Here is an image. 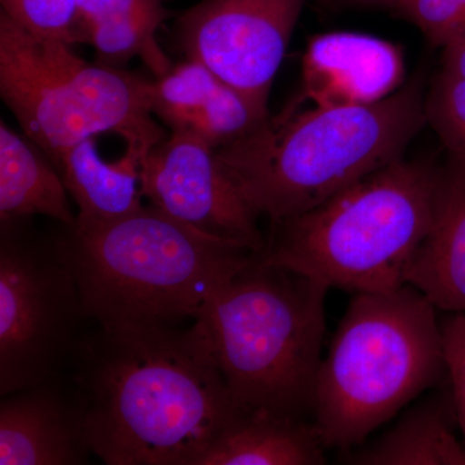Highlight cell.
Wrapping results in <instances>:
<instances>
[{"label":"cell","mask_w":465,"mask_h":465,"mask_svg":"<svg viewBox=\"0 0 465 465\" xmlns=\"http://www.w3.org/2000/svg\"><path fill=\"white\" fill-rule=\"evenodd\" d=\"M452 401L433 397L409 410L397 424L345 463L356 465H465Z\"/></svg>","instance_id":"obj_18"},{"label":"cell","mask_w":465,"mask_h":465,"mask_svg":"<svg viewBox=\"0 0 465 465\" xmlns=\"http://www.w3.org/2000/svg\"><path fill=\"white\" fill-rule=\"evenodd\" d=\"M425 124L424 85L416 75L369 105L284 109L215 152L242 198L272 225L403 158Z\"/></svg>","instance_id":"obj_2"},{"label":"cell","mask_w":465,"mask_h":465,"mask_svg":"<svg viewBox=\"0 0 465 465\" xmlns=\"http://www.w3.org/2000/svg\"><path fill=\"white\" fill-rule=\"evenodd\" d=\"M91 455L84 401L65 372L2 397L0 464L81 465Z\"/></svg>","instance_id":"obj_11"},{"label":"cell","mask_w":465,"mask_h":465,"mask_svg":"<svg viewBox=\"0 0 465 465\" xmlns=\"http://www.w3.org/2000/svg\"><path fill=\"white\" fill-rule=\"evenodd\" d=\"M436 309L411 284L354 293L314 391L312 420L327 449L360 445L448 372Z\"/></svg>","instance_id":"obj_6"},{"label":"cell","mask_w":465,"mask_h":465,"mask_svg":"<svg viewBox=\"0 0 465 465\" xmlns=\"http://www.w3.org/2000/svg\"><path fill=\"white\" fill-rule=\"evenodd\" d=\"M405 63L393 43L360 33H327L309 42L302 58L299 99L313 106L369 105L400 90Z\"/></svg>","instance_id":"obj_12"},{"label":"cell","mask_w":465,"mask_h":465,"mask_svg":"<svg viewBox=\"0 0 465 465\" xmlns=\"http://www.w3.org/2000/svg\"><path fill=\"white\" fill-rule=\"evenodd\" d=\"M140 189L153 207L193 231L255 253L265 249L260 217L242 198L215 149L171 133L140 164Z\"/></svg>","instance_id":"obj_10"},{"label":"cell","mask_w":465,"mask_h":465,"mask_svg":"<svg viewBox=\"0 0 465 465\" xmlns=\"http://www.w3.org/2000/svg\"><path fill=\"white\" fill-rule=\"evenodd\" d=\"M163 2H164V0H163Z\"/></svg>","instance_id":"obj_26"},{"label":"cell","mask_w":465,"mask_h":465,"mask_svg":"<svg viewBox=\"0 0 465 465\" xmlns=\"http://www.w3.org/2000/svg\"><path fill=\"white\" fill-rule=\"evenodd\" d=\"M440 174L430 159L391 162L313 210L272 224L260 258L329 289H400L432 228Z\"/></svg>","instance_id":"obj_4"},{"label":"cell","mask_w":465,"mask_h":465,"mask_svg":"<svg viewBox=\"0 0 465 465\" xmlns=\"http://www.w3.org/2000/svg\"><path fill=\"white\" fill-rule=\"evenodd\" d=\"M153 82L91 65L63 41L41 38L0 14V94L27 139L52 163L97 134H119L140 161L164 139L153 119Z\"/></svg>","instance_id":"obj_7"},{"label":"cell","mask_w":465,"mask_h":465,"mask_svg":"<svg viewBox=\"0 0 465 465\" xmlns=\"http://www.w3.org/2000/svg\"><path fill=\"white\" fill-rule=\"evenodd\" d=\"M12 21L45 39L79 45L78 0H0Z\"/></svg>","instance_id":"obj_21"},{"label":"cell","mask_w":465,"mask_h":465,"mask_svg":"<svg viewBox=\"0 0 465 465\" xmlns=\"http://www.w3.org/2000/svg\"><path fill=\"white\" fill-rule=\"evenodd\" d=\"M326 450L312 419L240 411L200 465H322Z\"/></svg>","instance_id":"obj_15"},{"label":"cell","mask_w":465,"mask_h":465,"mask_svg":"<svg viewBox=\"0 0 465 465\" xmlns=\"http://www.w3.org/2000/svg\"><path fill=\"white\" fill-rule=\"evenodd\" d=\"M54 241L94 324L198 320L211 296L255 255L152 204L105 222L76 220Z\"/></svg>","instance_id":"obj_3"},{"label":"cell","mask_w":465,"mask_h":465,"mask_svg":"<svg viewBox=\"0 0 465 465\" xmlns=\"http://www.w3.org/2000/svg\"><path fill=\"white\" fill-rule=\"evenodd\" d=\"M163 0H78L79 45H91L100 65L122 67L142 58L155 78L173 63L157 32L170 16Z\"/></svg>","instance_id":"obj_14"},{"label":"cell","mask_w":465,"mask_h":465,"mask_svg":"<svg viewBox=\"0 0 465 465\" xmlns=\"http://www.w3.org/2000/svg\"><path fill=\"white\" fill-rule=\"evenodd\" d=\"M446 369L451 381V401L465 442V314L452 313L442 323Z\"/></svg>","instance_id":"obj_23"},{"label":"cell","mask_w":465,"mask_h":465,"mask_svg":"<svg viewBox=\"0 0 465 465\" xmlns=\"http://www.w3.org/2000/svg\"><path fill=\"white\" fill-rule=\"evenodd\" d=\"M224 82L203 64L186 58L153 82V114L171 128L188 134Z\"/></svg>","instance_id":"obj_19"},{"label":"cell","mask_w":465,"mask_h":465,"mask_svg":"<svg viewBox=\"0 0 465 465\" xmlns=\"http://www.w3.org/2000/svg\"><path fill=\"white\" fill-rule=\"evenodd\" d=\"M391 9L440 50L465 36V0H396Z\"/></svg>","instance_id":"obj_22"},{"label":"cell","mask_w":465,"mask_h":465,"mask_svg":"<svg viewBox=\"0 0 465 465\" xmlns=\"http://www.w3.org/2000/svg\"><path fill=\"white\" fill-rule=\"evenodd\" d=\"M442 70L465 78V36L442 48Z\"/></svg>","instance_id":"obj_24"},{"label":"cell","mask_w":465,"mask_h":465,"mask_svg":"<svg viewBox=\"0 0 465 465\" xmlns=\"http://www.w3.org/2000/svg\"><path fill=\"white\" fill-rule=\"evenodd\" d=\"M341 2L357 5H385L391 8L396 0H341Z\"/></svg>","instance_id":"obj_25"},{"label":"cell","mask_w":465,"mask_h":465,"mask_svg":"<svg viewBox=\"0 0 465 465\" xmlns=\"http://www.w3.org/2000/svg\"><path fill=\"white\" fill-rule=\"evenodd\" d=\"M305 2L202 0L177 18V45L269 113L272 84Z\"/></svg>","instance_id":"obj_9"},{"label":"cell","mask_w":465,"mask_h":465,"mask_svg":"<svg viewBox=\"0 0 465 465\" xmlns=\"http://www.w3.org/2000/svg\"><path fill=\"white\" fill-rule=\"evenodd\" d=\"M108 465H200L241 411L206 324H96L67 366Z\"/></svg>","instance_id":"obj_1"},{"label":"cell","mask_w":465,"mask_h":465,"mask_svg":"<svg viewBox=\"0 0 465 465\" xmlns=\"http://www.w3.org/2000/svg\"><path fill=\"white\" fill-rule=\"evenodd\" d=\"M425 116L448 157L465 162V78L440 69L425 96Z\"/></svg>","instance_id":"obj_20"},{"label":"cell","mask_w":465,"mask_h":465,"mask_svg":"<svg viewBox=\"0 0 465 465\" xmlns=\"http://www.w3.org/2000/svg\"><path fill=\"white\" fill-rule=\"evenodd\" d=\"M2 220L0 396L64 374L88 322L74 275L54 238Z\"/></svg>","instance_id":"obj_8"},{"label":"cell","mask_w":465,"mask_h":465,"mask_svg":"<svg viewBox=\"0 0 465 465\" xmlns=\"http://www.w3.org/2000/svg\"><path fill=\"white\" fill-rule=\"evenodd\" d=\"M329 287L255 253L198 320L241 411L312 419Z\"/></svg>","instance_id":"obj_5"},{"label":"cell","mask_w":465,"mask_h":465,"mask_svg":"<svg viewBox=\"0 0 465 465\" xmlns=\"http://www.w3.org/2000/svg\"><path fill=\"white\" fill-rule=\"evenodd\" d=\"M437 309L465 314V162L442 166L432 228L407 273Z\"/></svg>","instance_id":"obj_13"},{"label":"cell","mask_w":465,"mask_h":465,"mask_svg":"<svg viewBox=\"0 0 465 465\" xmlns=\"http://www.w3.org/2000/svg\"><path fill=\"white\" fill-rule=\"evenodd\" d=\"M140 164L130 152L106 162L97 150L96 137H90L65 150L54 166L78 206L76 220L105 222L143 207Z\"/></svg>","instance_id":"obj_16"},{"label":"cell","mask_w":465,"mask_h":465,"mask_svg":"<svg viewBox=\"0 0 465 465\" xmlns=\"http://www.w3.org/2000/svg\"><path fill=\"white\" fill-rule=\"evenodd\" d=\"M60 173L32 140H25L0 124V219L50 217L72 226L76 216L70 207Z\"/></svg>","instance_id":"obj_17"}]
</instances>
